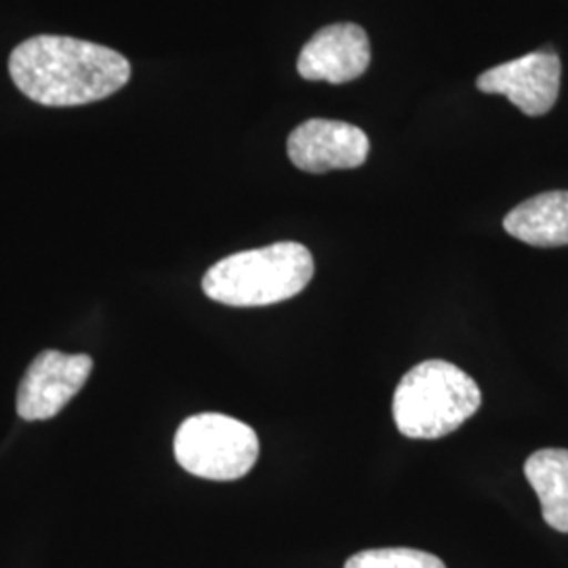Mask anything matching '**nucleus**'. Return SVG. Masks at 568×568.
<instances>
[{"mask_svg": "<svg viewBox=\"0 0 568 568\" xmlns=\"http://www.w3.org/2000/svg\"><path fill=\"white\" fill-rule=\"evenodd\" d=\"M483 394L459 366L426 361L413 366L394 392L392 415L398 432L413 440L453 434L478 413Z\"/></svg>", "mask_w": 568, "mask_h": 568, "instance_id": "7ed1b4c3", "label": "nucleus"}, {"mask_svg": "<svg viewBox=\"0 0 568 568\" xmlns=\"http://www.w3.org/2000/svg\"><path fill=\"white\" fill-rule=\"evenodd\" d=\"M175 459L192 476L206 480H239L260 457V438L253 427L222 413H203L185 419L175 434Z\"/></svg>", "mask_w": 568, "mask_h": 568, "instance_id": "20e7f679", "label": "nucleus"}, {"mask_svg": "<svg viewBox=\"0 0 568 568\" xmlns=\"http://www.w3.org/2000/svg\"><path fill=\"white\" fill-rule=\"evenodd\" d=\"M344 568H447L427 551L408 548L366 549L352 556Z\"/></svg>", "mask_w": 568, "mask_h": 568, "instance_id": "9b49d317", "label": "nucleus"}, {"mask_svg": "<svg viewBox=\"0 0 568 568\" xmlns=\"http://www.w3.org/2000/svg\"><path fill=\"white\" fill-rule=\"evenodd\" d=\"M504 227L523 243L551 248L568 244V192H544L511 209Z\"/></svg>", "mask_w": 568, "mask_h": 568, "instance_id": "1a4fd4ad", "label": "nucleus"}, {"mask_svg": "<svg viewBox=\"0 0 568 568\" xmlns=\"http://www.w3.org/2000/svg\"><path fill=\"white\" fill-rule=\"evenodd\" d=\"M9 74L28 100L70 108L116 93L131 79V63L98 42L41 34L13 49Z\"/></svg>", "mask_w": 568, "mask_h": 568, "instance_id": "f257e3e1", "label": "nucleus"}, {"mask_svg": "<svg viewBox=\"0 0 568 568\" xmlns=\"http://www.w3.org/2000/svg\"><path fill=\"white\" fill-rule=\"evenodd\" d=\"M560 77V58L554 51H535L490 68L476 84L483 93L506 95L527 116H544L558 100Z\"/></svg>", "mask_w": 568, "mask_h": 568, "instance_id": "423d86ee", "label": "nucleus"}, {"mask_svg": "<svg viewBox=\"0 0 568 568\" xmlns=\"http://www.w3.org/2000/svg\"><path fill=\"white\" fill-rule=\"evenodd\" d=\"M93 371L87 354H63L58 349L41 352L28 366L18 389V415L23 422H44L63 410Z\"/></svg>", "mask_w": 568, "mask_h": 568, "instance_id": "39448f33", "label": "nucleus"}, {"mask_svg": "<svg viewBox=\"0 0 568 568\" xmlns=\"http://www.w3.org/2000/svg\"><path fill=\"white\" fill-rule=\"evenodd\" d=\"M314 276L312 253L300 243H274L241 251L213 265L204 295L232 307H262L300 295Z\"/></svg>", "mask_w": 568, "mask_h": 568, "instance_id": "f03ea898", "label": "nucleus"}, {"mask_svg": "<svg viewBox=\"0 0 568 568\" xmlns=\"http://www.w3.org/2000/svg\"><path fill=\"white\" fill-rule=\"evenodd\" d=\"M371 143L365 131L344 121L310 119L286 142L291 163L305 173H328L363 166Z\"/></svg>", "mask_w": 568, "mask_h": 568, "instance_id": "0eeeda50", "label": "nucleus"}, {"mask_svg": "<svg viewBox=\"0 0 568 568\" xmlns=\"http://www.w3.org/2000/svg\"><path fill=\"white\" fill-rule=\"evenodd\" d=\"M528 485L537 493L544 520L560 532H568V450L544 448L525 464Z\"/></svg>", "mask_w": 568, "mask_h": 568, "instance_id": "9d476101", "label": "nucleus"}, {"mask_svg": "<svg viewBox=\"0 0 568 568\" xmlns=\"http://www.w3.org/2000/svg\"><path fill=\"white\" fill-rule=\"evenodd\" d=\"M371 63V42L356 23H333L305 42L297 72L305 81L344 84L363 77Z\"/></svg>", "mask_w": 568, "mask_h": 568, "instance_id": "6e6552de", "label": "nucleus"}]
</instances>
